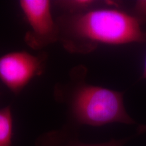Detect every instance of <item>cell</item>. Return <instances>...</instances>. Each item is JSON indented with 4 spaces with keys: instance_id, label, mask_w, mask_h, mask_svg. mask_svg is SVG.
Segmentation results:
<instances>
[{
    "instance_id": "cell-7",
    "label": "cell",
    "mask_w": 146,
    "mask_h": 146,
    "mask_svg": "<svg viewBox=\"0 0 146 146\" xmlns=\"http://www.w3.org/2000/svg\"><path fill=\"white\" fill-rule=\"evenodd\" d=\"M48 138L50 139L53 143H55L54 146H123L124 143H125V139L111 140L109 142L100 144H86L80 143V142L76 141H69L65 143L64 141H62L61 142H60L56 134L48 137Z\"/></svg>"
},
{
    "instance_id": "cell-9",
    "label": "cell",
    "mask_w": 146,
    "mask_h": 146,
    "mask_svg": "<svg viewBox=\"0 0 146 146\" xmlns=\"http://www.w3.org/2000/svg\"><path fill=\"white\" fill-rule=\"evenodd\" d=\"M137 132L139 133H146V125H142L139 126L137 129Z\"/></svg>"
},
{
    "instance_id": "cell-5",
    "label": "cell",
    "mask_w": 146,
    "mask_h": 146,
    "mask_svg": "<svg viewBox=\"0 0 146 146\" xmlns=\"http://www.w3.org/2000/svg\"><path fill=\"white\" fill-rule=\"evenodd\" d=\"M13 118L10 106L0 109V146H12Z\"/></svg>"
},
{
    "instance_id": "cell-10",
    "label": "cell",
    "mask_w": 146,
    "mask_h": 146,
    "mask_svg": "<svg viewBox=\"0 0 146 146\" xmlns=\"http://www.w3.org/2000/svg\"><path fill=\"white\" fill-rule=\"evenodd\" d=\"M143 77L144 78H146V58L145 60V64H144V68H143Z\"/></svg>"
},
{
    "instance_id": "cell-3",
    "label": "cell",
    "mask_w": 146,
    "mask_h": 146,
    "mask_svg": "<svg viewBox=\"0 0 146 146\" xmlns=\"http://www.w3.org/2000/svg\"><path fill=\"white\" fill-rule=\"evenodd\" d=\"M19 5L30 30L25 41L34 50H41L58 41V29L49 0H21Z\"/></svg>"
},
{
    "instance_id": "cell-1",
    "label": "cell",
    "mask_w": 146,
    "mask_h": 146,
    "mask_svg": "<svg viewBox=\"0 0 146 146\" xmlns=\"http://www.w3.org/2000/svg\"><path fill=\"white\" fill-rule=\"evenodd\" d=\"M58 41L70 53L87 54L100 44L120 45L146 41L137 18L115 9H95L64 14L56 20Z\"/></svg>"
},
{
    "instance_id": "cell-4",
    "label": "cell",
    "mask_w": 146,
    "mask_h": 146,
    "mask_svg": "<svg viewBox=\"0 0 146 146\" xmlns=\"http://www.w3.org/2000/svg\"><path fill=\"white\" fill-rule=\"evenodd\" d=\"M43 58L26 51L9 52L0 57V80L18 94L33 78L43 73Z\"/></svg>"
},
{
    "instance_id": "cell-6",
    "label": "cell",
    "mask_w": 146,
    "mask_h": 146,
    "mask_svg": "<svg viewBox=\"0 0 146 146\" xmlns=\"http://www.w3.org/2000/svg\"><path fill=\"white\" fill-rule=\"evenodd\" d=\"M54 3L58 8L65 11L64 14H78L93 9L96 1L91 0H65L56 1Z\"/></svg>"
},
{
    "instance_id": "cell-2",
    "label": "cell",
    "mask_w": 146,
    "mask_h": 146,
    "mask_svg": "<svg viewBox=\"0 0 146 146\" xmlns=\"http://www.w3.org/2000/svg\"><path fill=\"white\" fill-rule=\"evenodd\" d=\"M70 114L77 123L94 127L111 123L133 124L118 91L78 82L68 100Z\"/></svg>"
},
{
    "instance_id": "cell-8",
    "label": "cell",
    "mask_w": 146,
    "mask_h": 146,
    "mask_svg": "<svg viewBox=\"0 0 146 146\" xmlns=\"http://www.w3.org/2000/svg\"><path fill=\"white\" fill-rule=\"evenodd\" d=\"M135 10L139 15L146 18V0L137 1L135 5Z\"/></svg>"
}]
</instances>
